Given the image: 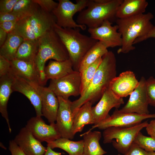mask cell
<instances>
[{
	"mask_svg": "<svg viewBox=\"0 0 155 155\" xmlns=\"http://www.w3.org/2000/svg\"><path fill=\"white\" fill-rule=\"evenodd\" d=\"M102 58V61L85 92L72 102L71 109L74 116L79 109L86 102L89 101L93 104L100 100L109 88L112 80L116 77V60L114 53L108 51Z\"/></svg>",
	"mask_w": 155,
	"mask_h": 155,
	"instance_id": "1",
	"label": "cell"
},
{
	"mask_svg": "<svg viewBox=\"0 0 155 155\" xmlns=\"http://www.w3.org/2000/svg\"><path fill=\"white\" fill-rule=\"evenodd\" d=\"M150 12L124 19H117L116 25L121 35V46L118 50V53H127L135 49L133 43L137 38L146 35L153 25L151 20L154 18Z\"/></svg>",
	"mask_w": 155,
	"mask_h": 155,
	"instance_id": "2",
	"label": "cell"
},
{
	"mask_svg": "<svg viewBox=\"0 0 155 155\" xmlns=\"http://www.w3.org/2000/svg\"><path fill=\"white\" fill-rule=\"evenodd\" d=\"M38 48L35 63L45 85L48 80L44 72L46 62L49 59L63 61L69 58L67 51L53 28L37 39Z\"/></svg>",
	"mask_w": 155,
	"mask_h": 155,
	"instance_id": "3",
	"label": "cell"
},
{
	"mask_svg": "<svg viewBox=\"0 0 155 155\" xmlns=\"http://www.w3.org/2000/svg\"><path fill=\"white\" fill-rule=\"evenodd\" d=\"M53 29L66 47L73 69L78 71L83 57L98 41L81 33L80 28H64L56 23Z\"/></svg>",
	"mask_w": 155,
	"mask_h": 155,
	"instance_id": "4",
	"label": "cell"
},
{
	"mask_svg": "<svg viewBox=\"0 0 155 155\" xmlns=\"http://www.w3.org/2000/svg\"><path fill=\"white\" fill-rule=\"evenodd\" d=\"M123 0H108L104 3H97L89 0L86 8L79 12L76 22L88 28L100 26L105 21H111L116 18L118 9Z\"/></svg>",
	"mask_w": 155,
	"mask_h": 155,
	"instance_id": "5",
	"label": "cell"
},
{
	"mask_svg": "<svg viewBox=\"0 0 155 155\" xmlns=\"http://www.w3.org/2000/svg\"><path fill=\"white\" fill-rule=\"evenodd\" d=\"M148 121L128 127H112L104 130L102 133L104 144L112 143L119 153L124 154L127 151L138 133L148 124Z\"/></svg>",
	"mask_w": 155,
	"mask_h": 155,
	"instance_id": "6",
	"label": "cell"
},
{
	"mask_svg": "<svg viewBox=\"0 0 155 155\" xmlns=\"http://www.w3.org/2000/svg\"><path fill=\"white\" fill-rule=\"evenodd\" d=\"M89 1V0H77L73 3L69 0H59L58 5L52 12L56 18L57 24L64 28L86 30V26L78 24L73 16L86 8Z\"/></svg>",
	"mask_w": 155,
	"mask_h": 155,
	"instance_id": "7",
	"label": "cell"
},
{
	"mask_svg": "<svg viewBox=\"0 0 155 155\" xmlns=\"http://www.w3.org/2000/svg\"><path fill=\"white\" fill-rule=\"evenodd\" d=\"M150 118H155V113L142 115L135 113L123 112L116 108L111 115L98 124L93 125L88 131H91L96 128L104 130L112 127H131Z\"/></svg>",
	"mask_w": 155,
	"mask_h": 155,
	"instance_id": "8",
	"label": "cell"
},
{
	"mask_svg": "<svg viewBox=\"0 0 155 155\" xmlns=\"http://www.w3.org/2000/svg\"><path fill=\"white\" fill-rule=\"evenodd\" d=\"M57 97L68 99L69 97L80 95V72L75 70L61 78L51 80L48 87Z\"/></svg>",
	"mask_w": 155,
	"mask_h": 155,
	"instance_id": "9",
	"label": "cell"
},
{
	"mask_svg": "<svg viewBox=\"0 0 155 155\" xmlns=\"http://www.w3.org/2000/svg\"><path fill=\"white\" fill-rule=\"evenodd\" d=\"M149 104L146 90V80L142 77L138 85L130 95L129 99L120 111L142 115L149 114Z\"/></svg>",
	"mask_w": 155,
	"mask_h": 155,
	"instance_id": "10",
	"label": "cell"
},
{
	"mask_svg": "<svg viewBox=\"0 0 155 155\" xmlns=\"http://www.w3.org/2000/svg\"><path fill=\"white\" fill-rule=\"evenodd\" d=\"M88 32L90 36L101 42L108 48L121 47L122 39L116 25L113 26L109 21H104L99 26L94 28H88Z\"/></svg>",
	"mask_w": 155,
	"mask_h": 155,
	"instance_id": "11",
	"label": "cell"
},
{
	"mask_svg": "<svg viewBox=\"0 0 155 155\" xmlns=\"http://www.w3.org/2000/svg\"><path fill=\"white\" fill-rule=\"evenodd\" d=\"M59 107L56 124L61 137L73 139L74 136L72 129L74 116L71 109L72 102L60 97H57Z\"/></svg>",
	"mask_w": 155,
	"mask_h": 155,
	"instance_id": "12",
	"label": "cell"
},
{
	"mask_svg": "<svg viewBox=\"0 0 155 155\" xmlns=\"http://www.w3.org/2000/svg\"><path fill=\"white\" fill-rule=\"evenodd\" d=\"M25 127L41 142L48 143L61 137L56 123L47 125L41 117L36 116L31 117L27 122Z\"/></svg>",
	"mask_w": 155,
	"mask_h": 155,
	"instance_id": "13",
	"label": "cell"
},
{
	"mask_svg": "<svg viewBox=\"0 0 155 155\" xmlns=\"http://www.w3.org/2000/svg\"><path fill=\"white\" fill-rule=\"evenodd\" d=\"M124 102L123 98L118 97L109 88L103 94L98 103L92 107L94 125L98 124L109 117V112L112 108H118Z\"/></svg>",
	"mask_w": 155,
	"mask_h": 155,
	"instance_id": "14",
	"label": "cell"
},
{
	"mask_svg": "<svg viewBox=\"0 0 155 155\" xmlns=\"http://www.w3.org/2000/svg\"><path fill=\"white\" fill-rule=\"evenodd\" d=\"M11 72L13 78L12 86L13 92H19L25 96L34 106L36 116H42L41 99L35 84L29 82Z\"/></svg>",
	"mask_w": 155,
	"mask_h": 155,
	"instance_id": "15",
	"label": "cell"
},
{
	"mask_svg": "<svg viewBox=\"0 0 155 155\" xmlns=\"http://www.w3.org/2000/svg\"><path fill=\"white\" fill-rule=\"evenodd\" d=\"M13 140L26 155H44L46 150L26 127L21 129Z\"/></svg>",
	"mask_w": 155,
	"mask_h": 155,
	"instance_id": "16",
	"label": "cell"
},
{
	"mask_svg": "<svg viewBox=\"0 0 155 155\" xmlns=\"http://www.w3.org/2000/svg\"><path fill=\"white\" fill-rule=\"evenodd\" d=\"M41 99V112L50 123L56 121L59 107L57 97L48 87L35 84Z\"/></svg>",
	"mask_w": 155,
	"mask_h": 155,
	"instance_id": "17",
	"label": "cell"
},
{
	"mask_svg": "<svg viewBox=\"0 0 155 155\" xmlns=\"http://www.w3.org/2000/svg\"><path fill=\"white\" fill-rule=\"evenodd\" d=\"M138 83L133 72L127 71L115 78L111 82L109 88L117 96L123 98L130 95Z\"/></svg>",
	"mask_w": 155,
	"mask_h": 155,
	"instance_id": "18",
	"label": "cell"
},
{
	"mask_svg": "<svg viewBox=\"0 0 155 155\" xmlns=\"http://www.w3.org/2000/svg\"><path fill=\"white\" fill-rule=\"evenodd\" d=\"M10 61L11 70L14 74L30 83L42 86L45 85L34 62H27L15 59Z\"/></svg>",
	"mask_w": 155,
	"mask_h": 155,
	"instance_id": "19",
	"label": "cell"
},
{
	"mask_svg": "<svg viewBox=\"0 0 155 155\" xmlns=\"http://www.w3.org/2000/svg\"><path fill=\"white\" fill-rule=\"evenodd\" d=\"M30 20L37 39L47 31L53 28L56 23V18L52 13H51L44 11L39 6L30 16Z\"/></svg>",
	"mask_w": 155,
	"mask_h": 155,
	"instance_id": "20",
	"label": "cell"
},
{
	"mask_svg": "<svg viewBox=\"0 0 155 155\" xmlns=\"http://www.w3.org/2000/svg\"><path fill=\"white\" fill-rule=\"evenodd\" d=\"M13 80V75L11 69L9 73L0 77V112L6 121L10 133L11 129L7 107L9 97L13 92L12 88Z\"/></svg>",
	"mask_w": 155,
	"mask_h": 155,
	"instance_id": "21",
	"label": "cell"
},
{
	"mask_svg": "<svg viewBox=\"0 0 155 155\" xmlns=\"http://www.w3.org/2000/svg\"><path fill=\"white\" fill-rule=\"evenodd\" d=\"M148 5L146 0H123L117 11V19L126 18L144 13Z\"/></svg>",
	"mask_w": 155,
	"mask_h": 155,
	"instance_id": "22",
	"label": "cell"
},
{
	"mask_svg": "<svg viewBox=\"0 0 155 155\" xmlns=\"http://www.w3.org/2000/svg\"><path fill=\"white\" fill-rule=\"evenodd\" d=\"M73 69L69 59L63 61H51L45 67L44 72L47 80L57 79L73 72L75 71Z\"/></svg>",
	"mask_w": 155,
	"mask_h": 155,
	"instance_id": "23",
	"label": "cell"
},
{
	"mask_svg": "<svg viewBox=\"0 0 155 155\" xmlns=\"http://www.w3.org/2000/svg\"><path fill=\"white\" fill-rule=\"evenodd\" d=\"M80 136H83L84 140L82 155H103L107 153L100 145L102 134L100 131H87Z\"/></svg>",
	"mask_w": 155,
	"mask_h": 155,
	"instance_id": "24",
	"label": "cell"
},
{
	"mask_svg": "<svg viewBox=\"0 0 155 155\" xmlns=\"http://www.w3.org/2000/svg\"><path fill=\"white\" fill-rule=\"evenodd\" d=\"M92 104L91 102H88L78 110L74 119L72 129L74 136L76 133L82 131L85 125L94 124L92 112Z\"/></svg>",
	"mask_w": 155,
	"mask_h": 155,
	"instance_id": "25",
	"label": "cell"
},
{
	"mask_svg": "<svg viewBox=\"0 0 155 155\" xmlns=\"http://www.w3.org/2000/svg\"><path fill=\"white\" fill-rule=\"evenodd\" d=\"M47 143V146L52 149L55 148H60L67 152L68 155H82L83 153V140L74 141L68 138L61 137Z\"/></svg>",
	"mask_w": 155,
	"mask_h": 155,
	"instance_id": "26",
	"label": "cell"
},
{
	"mask_svg": "<svg viewBox=\"0 0 155 155\" xmlns=\"http://www.w3.org/2000/svg\"><path fill=\"white\" fill-rule=\"evenodd\" d=\"M21 36L11 32L8 34L7 38L0 48V55L11 61L15 58L20 45L24 41Z\"/></svg>",
	"mask_w": 155,
	"mask_h": 155,
	"instance_id": "27",
	"label": "cell"
},
{
	"mask_svg": "<svg viewBox=\"0 0 155 155\" xmlns=\"http://www.w3.org/2000/svg\"><path fill=\"white\" fill-rule=\"evenodd\" d=\"M107 48L100 41H98L84 56L79 65V72L102 57L108 51Z\"/></svg>",
	"mask_w": 155,
	"mask_h": 155,
	"instance_id": "28",
	"label": "cell"
},
{
	"mask_svg": "<svg viewBox=\"0 0 155 155\" xmlns=\"http://www.w3.org/2000/svg\"><path fill=\"white\" fill-rule=\"evenodd\" d=\"M38 48V40H24L19 47L15 59L27 62H34Z\"/></svg>",
	"mask_w": 155,
	"mask_h": 155,
	"instance_id": "29",
	"label": "cell"
},
{
	"mask_svg": "<svg viewBox=\"0 0 155 155\" xmlns=\"http://www.w3.org/2000/svg\"><path fill=\"white\" fill-rule=\"evenodd\" d=\"M30 16L18 20L11 32L22 37L24 40H36V36L30 25Z\"/></svg>",
	"mask_w": 155,
	"mask_h": 155,
	"instance_id": "30",
	"label": "cell"
},
{
	"mask_svg": "<svg viewBox=\"0 0 155 155\" xmlns=\"http://www.w3.org/2000/svg\"><path fill=\"white\" fill-rule=\"evenodd\" d=\"M38 7L33 0H18L11 12L16 15L20 19L30 16Z\"/></svg>",
	"mask_w": 155,
	"mask_h": 155,
	"instance_id": "31",
	"label": "cell"
},
{
	"mask_svg": "<svg viewBox=\"0 0 155 155\" xmlns=\"http://www.w3.org/2000/svg\"><path fill=\"white\" fill-rule=\"evenodd\" d=\"M102 57L99 58L95 62L80 72L81 81L80 96L84 93L90 83L102 61Z\"/></svg>",
	"mask_w": 155,
	"mask_h": 155,
	"instance_id": "32",
	"label": "cell"
},
{
	"mask_svg": "<svg viewBox=\"0 0 155 155\" xmlns=\"http://www.w3.org/2000/svg\"><path fill=\"white\" fill-rule=\"evenodd\" d=\"M134 142L148 152H155V139L146 136L140 132L135 138Z\"/></svg>",
	"mask_w": 155,
	"mask_h": 155,
	"instance_id": "33",
	"label": "cell"
},
{
	"mask_svg": "<svg viewBox=\"0 0 155 155\" xmlns=\"http://www.w3.org/2000/svg\"><path fill=\"white\" fill-rule=\"evenodd\" d=\"M146 90L149 104L155 107V78L152 77L146 80Z\"/></svg>",
	"mask_w": 155,
	"mask_h": 155,
	"instance_id": "34",
	"label": "cell"
},
{
	"mask_svg": "<svg viewBox=\"0 0 155 155\" xmlns=\"http://www.w3.org/2000/svg\"><path fill=\"white\" fill-rule=\"evenodd\" d=\"M44 11L51 13L58 5V3L53 0H33Z\"/></svg>",
	"mask_w": 155,
	"mask_h": 155,
	"instance_id": "35",
	"label": "cell"
},
{
	"mask_svg": "<svg viewBox=\"0 0 155 155\" xmlns=\"http://www.w3.org/2000/svg\"><path fill=\"white\" fill-rule=\"evenodd\" d=\"M18 0H0V13H9L12 12Z\"/></svg>",
	"mask_w": 155,
	"mask_h": 155,
	"instance_id": "36",
	"label": "cell"
},
{
	"mask_svg": "<svg viewBox=\"0 0 155 155\" xmlns=\"http://www.w3.org/2000/svg\"><path fill=\"white\" fill-rule=\"evenodd\" d=\"M148 152L133 142L123 155H148Z\"/></svg>",
	"mask_w": 155,
	"mask_h": 155,
	"instance_id": "37",
	"label": "cell"
},
{
	"mask_svg": "<svg viewBox=\"0 0 155 155\" xmlns=\"http://www.w3.org/2000/svg\"><path fill=\"white\" fill-rule=\"evenodd\" d=\"M11 69L10 61L0 55V77L9 73Z\"/></svg>",
	"mask_w": 155,
	"mask_h": 155,
	"instance_id": "38",
	"label": "cell"
},
{
	"mask_svg": "<svg viewBox=\"0 0 155 155\" xmlns=\"http://www.w3.org/2000/svg\"><path fill=\"white\" fill-rule=\"evenodd\" d=\"M9 149L11 155H26L13 140L9 141Z\"/></svg>",
	"mask_w": 155,
	"mask_h": 155,
	"instance_id": "39",
	"label": "cell"
},
{
	"mask_svg": "<svg viewBox=\"0 0 155 155\" xmlns=\"http://www.w3.org/2000/svg\"><path fill=\"white\" fill-rule=\"evenodd\" d=\"M17 21H7L0 22V28L8 34L13 30Z\"/></svg>",
	"mask_w": 155,
	"mask_h": 155,
	"instance_id": "40",
	"label": "cell"
},
{
	"mask_svg": "<svg viewBox=\"0 0 155 155\" xmlns=\"http://www.w3.org/2000/svg\"><path fill=\"white\" fill-rule=\"evenodd\" d=\"M20 19L16 15L12 12L0 13V23L7 21H18Z\"/></svg>",
	"mask_w": 155,
	"mask_h": 155,
	"instance_id": "41",
	"label": "cell"
},
{
	"mask_svg": "<svg viewBox=\"0 0 155 155\" xmlns=\"http://www.w3.org/2000/svg\"><path fill=\"white\" fill-rule=\"evenodd\" d=\"M150 38H155V25L149 32L144 36L137 39L134 41L133 45L144 41Z\"/></svg>",
	"mask_w": 155,
	"mask_h": 155,
	"instance_id": "42",
	"label": "cell"
},
{
	"mask_svg": "<svg viewBox=\"0 0 155 155\" xmlns=\"http://www.w3.org/2000/svg\"><path fill=\"white\" fill-rule=\"evenodd\" d=\"M146 129L148 133L155 139V119L148 123Z\"/></svg>",
	"mask_w": 155,
	"mask_h": 155,
	"instance_id": "43",
	"label": "cell"
},
{
	"mask_svg": "<svg viewBox=\"0 0 155 155\" xmlns=\"http://www.w3.org/2000/svg\"><path fill=\"white\" fill-rule=\"evenodd\" d=\"M8 34L6 31L0 28V47L2 46L5 41Z\"/></svg>",
	"mask_w": 155,
	"mask_h": 155,
	"instance_id": "44",
	"label": "cell"
},
{
	"mask_svg": "<svg viewBox=\"0 0 155 155\" xmlns=\"http://www.w3.org/2000/svg\"><path fill=\"white\" fill-rule=\"evenodd\" d=\"M61 154L60 153L54 151L49 146H47L46 152L44 155H61Z\"/></svg>",
	"mask_w": 155,
	"mask_h": 155,
	"instance_id": "45",
	"label": "cell"
},
{
	"mask_svg": "<svg viewBox=\"0 0 155 155\" xmlns=\"http://www.w3.org/2000/svg\"><path fill=\"white\" fill-rule=\"evenodd\" d=\"M148 155H155V152H148Z\"/></svg>",
	"mask_w": 155,
	"mask_h": 155,
	"instance_id": "46",
	"label": "cell"
},
{
	"mask_svg": "<svg viewBox=\"0 0 155 155\" xmlns=\"http://www.w3.org/2000/svg\"><path fill=\"white\" fill-rule=\"evenodd\" d=\"M117 155H121L120 154H118Z\"/></svg>",
	"mask_w": 155,
	"mask_h": 155,
	"instance_id": "47",
	"label": "cell"
}]
</instances>
